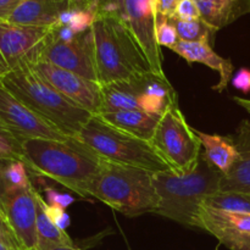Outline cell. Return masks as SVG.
I'll return each instance as SVG.
<instances>
[{"label": "cell", "instance_id": "cell-20", "mask_svg": "<svg viewBox=\"0 0 250 250\" xmlns=\"http://www.w3.org/2000/svg\"><path fill=\"white\" fill-rule=\"evenodd\" d=\"M200 17L219 31L250 12V0H194Z\"/></svg>", "mask_w": 250, "mask_h": 250}, {"label": "cell", "instance_id": "cell-17", "mask_svg": "<svg viewBox=\"0 0 250 250\" xmlns=\"http://www.w3.org/2000/svg\"><path fill=\"white\" fill-rule=\"evenodd\" d=\"M238 159L231 170L222 176L219 192H241L250 194V121L243 120L233 137Z\"/></svg>", "mask_w": 250, "mask_h": 250}, {"label": "cell", "instance_id": "cell-22", "mask_svg": "<svg viewBox=\"0 0 250 250\" xmlns=\"http://www.w3.org/2000/svg\"><path fill=\"white\" fill-rule=\"evenodd\" d=\"M46 202L41 193L37 192V250H53L61 247H75V243L67 232L59 229L48 216L45 210Z\"/></svg>", "mask_w": 250, "mask_h": 250}, {"label": "cell", "instance_id": "cell-34", "mask_svg": "<svg viewBox=\"0 0 250 250\" xmlns=\"http://www.w3.org/2000/svg\"><path fill=\"white\" fill-rule=\"evenodd\" d=\"M154 2H155V9L158 16L171 19V17H173V14H175V9L178 0H154Z\"/></svg>", "mask_w": 250, "mask_h": 250}, {"label": "cell", "instance_id": "cell-12", "mask_svg": "<svg viewBox=\"0 0 250 250\" xmlns=\"http://www.w3.org/2000/svg\"><path fill=\"white\" fill-rule=\"evenodd\" d=\"M37 192L34 186L21 190L0 189V210L24 250H37Z\"/></svg>", "mask_w": 250, "mask_h": 250}, {"label": "cell", "instance_id": "cell-11", "mask_svg": "<svg viewBox=\"0 0 250 250\" xmlns=\"http://www.w3.org/2000/svg\"><path fill=\"white\" fill-rule=\"evenodd\" d=\"M60 94L81 109L98 115L102 111V84L58 67L45 60L29 63Z\"/></svg>", "mask_w": 250, "mask_h": 250}, {"label": "cell", "instance_id": "cell-27", "mask_svg": "<svg viewBox=\"0 0 250 250\" xmlns=\"http://www.w3.org/2000/svg\"><path fill=\"white\" fill-rule=\"evenodd\" d=\"M173 104H177V102H171L165 98L151 94H142L139 98V109L148 114L159 115V116H161Z\"/></svg>", "mask_w": 250, "mask_h": 250}, {"label": "cell", "instance_id": "cell-14", "mask_svg": "<svg viewBox=\"0 0 250 250\" xmlns=\"http://www.w3.org/2000/svg\"><path fill=\"white\" fill-rule=\"evenodd\" d=\"M125 21L150 62L154 73L166 76L163 54L156 41V14L154 0H125Z\"/></svg>", "mask_w": 250, "mask_h": 250}, {"label": "cell", "instance_id": "cell-31", "mask_svg": "<svg viewBox=\"0 0 250 250\" xmlns=\"http://www.w3.org/2000/svg\"><path fill=\"white\" fill-rule=\"evenodd\" d=\"M95 14H115L125 19V0H95Z\"/></svg>", "mask_w": 250, "mask_h": 250}, {"label": "cell", "instance_id": "cell-25", "mask_svg": "<svg viewBox=\"0 0 250 250\" xmlns=\"http://www.w3.org/2000/svg\"><path fill=\"white\" fill-rule=\"evenodd\" d=\"M170 21L175 26L180 41L183 42H212L215 32H216L202 19L192 20V21H183V20L172 17V19H170Z\"/></svg>", "mask_w": 250, "mask_h": 250}, {"label": "cell", "instance_id": "cell-28", "mask_svg": "<svg viewBox=\"0 0 250 250\" xmlns=\"http://www.w3.org/2000/svg\"><path fill=\"white\" fill-rule=\"evenodd\" d=\"M0 250H24L0 210Z\"/></svg>", "mask_w": 250, "mask_h": 250}, {"label": "cell", "instance_id": "cell-37", "mask_svg": "<svg viewBox=\"0 0 250 250\" xmlns=\"http://www.w3.org/2000/svg\"><path fill=\"white\" fill-rule=\"evenodd\" d=\"M53 250H81V249L76 248V247H61V248H56Z\"/></svg>", "mask_w": 250, "mask_h": 250}, {"label": "cell", "instance_id": "cell-4", "mask_svg": "<svg viewBox=\"0 0 250 250\" xmlns=\"http://www.w3.org/2000/svg\"><path fill=\"white\" fill-rule=\"evenodd\" d=\"M224 173L212 167L203 155L190 172L180 175L173 171L154 173V182L160 197L155 214L178 224L194 227L198 209L209 195L220 189Z\"/></svg>", "mask_w": 250, "mask_h": 250}, {"label": "cell", "instance_id": "cell-13", "mask_svg": "<svg viewBox=\"0 0 250 250\" xmlns=\"http://www.w3.org/2000/svg\"><path fill=\"white\" fill-rule=\"evenodd\" d=\"M194 227L202 229L231 250H250V214H237L202 204Z\"/></svg>", "mask_w": 250, "mask_h": 250}, {"label": "cell", "instance_id": "cell-6", "mask_svg": "<svg viewBox=\"0 0 250 250\" xmlns=\"http://www.w3.org/2000/svg\"><path fill=\"white\" fill-rule=\"evenodd\" d=\"M76 138L110 163L144 168L153 173L171 170L150 142L111 126L98 115H93L83 125Z\"/></svg>", "mask_w": 250, "mask_h": 250}, {"label": "cell", "instance_id": "cell-1", "mask_svg": "<svg viewBox=\"0 0 250 250\" xmlns=\"http://www.w3.org/2000/svg\"><path fill=\"white\" fill-rule=\"evenodd\" d=\"M23 163L37 176L62 185L80 197H89V189L107 160L83 142L31 138L22 141Z\"/></svg>", "mask_w": 250, "mask_h": 250}, {"label": "cell", "instance_id": "cell-33", "mask_svg": "<svg viewBox=\"0 0 250 250\" xmlns=\"http://www.w3.org/2000/svg\"><path fill=\"white\" fill-rule=\"evenodd\" d=\"M232 85L243 93H250V68L242 67L237 71L231 80Z\"/></svg>", "mask_w": 250, "mask_h": 250}, {"label": "cell", "instance_id": "cell-39", "mask_svg": "<svg viewBox=\"0 0 250 250\" xmlns=\"http://www.w3.org/2000/svg\"><path fill=\"white\" fill-rule=\"evenodd\" d=\"M75 1H82V0H75Z\"/></svg>", "mask_w": 250, "mask_h": 250}, {"label": "cell", "instance_id": "cell-10", "mask_svg": "<svg viewBox=\"0 0 250 250\" xmlns=\"http://www.w3.org/2000/svg\"><path fill=\"white\" fill-rule=\"evenodd\" d=\"M0 121L20 141L31 138L68 141L72 137L49 124L20 102L0 82Z\"/></svg>", "mask_w": 250, "mask_h": 250}, {"label": "cell", "instance_id": "cell-23", "mask_svg": "<svg viewBox=\"0 0 250 250\" xmlns=\"http://www.w3.org/2000/svg\"><path fill=\"white\" fill-rule=\"evenodd\" d=\"M217 210L237 214H250V194L241 192H216L203 203Z\"/></svg>", "mask_w": 250, "mask_h": 250}, {"label": "cell", "instance_id": "cell-29", "mask_svg": "<svg viewBox=\"0 0 250 250\" xmlns=\"http://www.w3.org/2000/svg\"><path fill=\"white\" fill-rule=\"evenodd\" d=\"M173 17L178 20H183V21H192V20L202 19L200 17L199 7L195 4L194 0H178Z\"/></svg>", "mask_w": 250, "mask_h": 250}, {"label": "cell", "instance_id": "cell-3", "mask_svg": "<svg viewBox=\"0 0 250 250\" xmlns=\"http://www.w3.org/2000/svg\"><path fill=\"white\" fill-rule=\"evenodd\" d=\"M0 82L28 109L68 137L77 136L83 125L93 116L66 99L29 63H21L1 76Z\"/></svg>", "mask_w": 250, "mask_h": 250}, {"label": "cell", "instance_id": "cell-19", "mask_svg": "<svg viewBox=\"0 0 250 250\" xmlns=\"http://www.w3.org/2000/svg\"><path fill=\"white\" fill-rule=\"evenodd\" d=\"M149 76L142 80L121 81L102 85L103 107L100 112L139 109V98L144 93Z\"/></svg>", "mask_w": 250, "mask_h": 250}, {"label": "cell", "instance_id": "cell-7", "mask_svg": "<svg viewBox=\"0 0 250 250\" xmlns=\"http://www.w3.org/2000/svg\"><path fill=\"white\" fill-rule=\"evenodd\" d=\"M171 171L180 175L190 172L202 155V142L185 115L173 104L161 115L150 142Z\"/></svg>", "mask_w": 250, "mask_h": 250}, {"label": "cell", "instance_id": "cell-15", "mask_svg": "<svg viewBox=\"0 0 250 250\" xmlns=\"http://www.w3.org/2000/svg\"><path fill=\"white\" fill-rule=\"evenodd\" d=\"M171 50L175 51L182 59H185L189 65L194 62L204 63L209 68L216 71L219 73V82L212 88L217 92H222L233 77V63H232V61L215 53L210 41H180Z\"/></svg>", "mask_w": 250, "mask_h": 250}, {"label": "cell", "instance_id": "cell-2", "mask_svg": "<svg viewBox=\"0 0 250 250\" xmlns=\"http://www.w3.org/2000/svg\"><path fill=\"white\" fill-rule=\"evenodd\" d=\"M92 32L100 84L142 80L154 73L124 17L115 14H95Z\"/></svg>", "mask_w": 250, "mask_h": 250}, {"label": "cell", "instance_id": "cell-32", "mask_svg": "<svg viewBox=\"0 0 250 250\" xmlns=\"http://www.w3.org/2000/svg\"><path fill=\"white\" fill-rule=\"evenodd\" d=\"M45 210L48 216L50 217L51 221L56 225L60 229L66 231L68 229L71 224V219L68 216V214L66 212L65 209H61V208L56 207H50V205L45 204Z\"/></svg>", "mask_w": 250, "mask_h": 250}, {"label": "cell", "instance_id": "cell-26", "mask_svg": "<svg viewBox=\"0 0 250 250\" xmlns=\"http://www.w3.org/2000/svg\"><path fill=\"white\" fill-rule=\"evenodd\" d=\"M156 41L160 46L172 49L180 42L177 31L170 19L158 16L156 22Z\"/></svg>", "mask_w": 250, "mask_h": 250}, {"label": "cell", "instance_id": "cell-24", "mask_svg": "<svg viewBox=\"0 0 250 250\" xmlns=\"http://www.w3.org/2000/svg\"><path fill=\"white\" fill-rule=\"evenodd\" d=\"M0 189L21 190L32 187L27 173L26 164L22 161H6V165L0 170Z\"/></svg>", "mask_w": 250, "mask_h": 250}, {"label": "cell", "instance_id": "cell-36", "mask_svg": "<svg viewBox=\"0 0 250 250\" xmlns=\"http://www.w3.org/2000/svg\"><path fill=\"white\" fill-rule=\"evenodd\" d=\"M233 102L236 103L237 105H239L241 107H243L248 114H250V99L242 97H233Z\"/></svg>", "mask_w": 250, "mask_h": 250}, {"label": "cell", "instance_id": "cell-38", "mask_svg": "<svg viewBox=\"0 0 250 250\" xmlns=\"http://www.w3.org/2000/svg\"><path fill=\"white\" fill-rule=\"evenodd\" d=\"M2 132H10V131L1 124V121H0V133H2Z\"/></svg>", "mask_w": 250, "mask_h": 250}, {"label": "cell", "instance_id": "cell-5", "mask_svg": "<svg viewBox=\"0 0 250 250\" xmlns=\"http://www.w3.org/2000/svg\"><path fill=\"white\" fill-rule=\"evenodd\" d=\"M89 197L131 217L155 214L160 207L153 172L110 161L95 178Z\"/></svg>", "mask_w": 250, "mask_h": 250}, {"label": "cell", "instance_id": "cell-18", "mask_svg": "<svg viewBox=\"0 0 250 250\" xmlns=\"http://www.w3.org/2000/svg\"><path fill=\"white\" fill-rule=\"evenodd\" d=\"M98 116L111 126L137 137L143 141L151 142L160 117L151 115L141 109L119 110V111L99 112Z\"/></svg>", "mask_w": 250, "mask_h": 250}, {"label": "cell", "instance_id": "cell-35", "mask_svg": "<svg viewBox=\"0 0 250 250\" xmlns=\"http://www.w3.org/2000/svg\"><path fill=\"white\" fill-rule=\"evenodd\" d=\"M24 0H0V19L7 20L15 9Z\"/></svg>", "mask_w": 250, "mask_h": 250}, {"label": "cell", "instance_id": "cell-16", "mask_svg": "<svg viewBox=\"0 0 250 250\" xmlns=\"http://www.w3.org/2000/svg\"><path fill=\"white\" fill-rule=\"evenodd\" d=\"M77 2L75 0H24L12 11L7 21L23 26L51 28L58 24L61 15Z\"/></svg>", "mask_w": 250, "mask_h": 250}, {"label": "cell", "instance_id": "cell-9", "mask_svg": "<svg viewBox=\"0 0 250 250\" xmlns=\"http://www.w3.org/2000/svg\"><path fill=\"white\" fill-rule=\"evenodd\" d=\"M41 59L63 70L99 83L92 28L83 33H78L73 41L67 43L54 38L51 32L42 51Z\"/></svg>", "mask_w": 250, "mask_h": 250}, {"label": "cell", "instance_id": "cell-8", "mask_svg": "<svg viewBox=\"0 0 250 250\" xmlns=\"http://www.w3.org/2000/svg\"><path fill=\"white\" fill-rule=\"evenodd\" d=\"M53 29L54 27L23 26L0 19V77L21 63L39 60Z\"/></svg>", "mask_w": 250, "mask_h": 250}, {"label": "cell", "instance_id": "cell-21", "mask_svg": "<svg viewBox=\"0 0 250 250\" xmlns=\"http://www.w3.org/2000/svg\"><path fill=\"white\" fill-rule=\"evenodd\" d=\"M199 137L204 151L203 158L216 170L226 175L238 159V151L234 146L233 137H224L219 134L204 133L194 129Z\"/></svg>", "mask_w": 250, "mask_h": 250}, {"label": "cell", "instance_id": "cell-30", "mask_svg": "<svg viewBox=\"0 0 250 250\" xmlns=\"http://www.w3.org/2000/svg\"><path fill=\"white\" fill-rule=\"evenodd\" d=\"M44 193L46 195V204L50 207L61 208V209H67L70 205L75 203V198L68 193L59 192L58 189L53 187L44 188Z\"/></svg>", "mask_w": 250, "mask_h": 250}]
</instances>
